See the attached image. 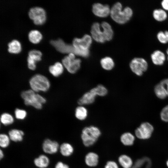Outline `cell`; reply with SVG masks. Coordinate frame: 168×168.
I'll return each instance as SVG.
<instances>
[{
    "mask_svg": "<svg viewBox=\"0 0 168 168\" xmlns=\"http://www.w3.org/2000/svg\"><path fill=\"white\" fill-rule=\"evenodd\" d=\"M101 26L102 28V31L98 23H94L92 25L91 32L93 38L96 41L101 43L111 40L113 32L110 25L104 21L102 23Z\"/></svg>",
    "mask_w": 168,
    "mask_h": 168,
    "instance_id": "obj_1",
    "label": "cell"
},
{
    "mask_svg": "<svg viewBox=\"0 0 168 168\" xmlns=\"http://www.w3.org/2000/svg\"><path fill=\"white\" fill-rule=\"evenodd\" d=\"M106 87L102 84H99L85 93L78 100L77 103L79 105H89L93 103L97 96L103 97L108 94Z\"/></svg>",
    "mask_w": 168,
    "mask_h": 168,
    "instance_id": "obj_2",
    "label": "cell"
},
{
    "mask_svg": "<svg viewBox=\"0 0 168 168\" xmlns=\"http://www.w3.org/2000/svg\"><path fill=\"white\" fill-rule=\"evenodd\" d=\"M133 11L130 7H127L123 9L121 4L117 2L112 7L110 10V16L116 22L124 24L128 22L133 15Z\"/></svg>",
    "mask_w": 168,
    "mask_h": 168,
    "instance_id": "obj_3",
    "label": "cell"
},
{
    "mask_svg": "<svg viewBox=\"0 0 168 168\" xmlns=\"http://www.w3.org/2000/svg\"><path fill=\"white\" fill-rule=\"evenodd\" d=\"M101 134L100 128L94 125H91L82 128L81 138L84 145L88 147L94 145Z\"/></svg>",
    "mask_w": 168,
    "mask_h": 168,
    "instance_id": "obj_4",
    "label": "cell"
},
{
    "mask_svg": "<svg viewBox=\"0 0 168 168\" xmlns=\"http://www.w3.org/2000/svg\"><path fill=\"white\" fill-rule=\"evenodd\" d=\"M21 96L26 105L32 106L37 109H41L43 104L46 101L44 97L31 89L22 91Z\"/></svg>",
    "mask_w": 168,
    "mask_h": 168,
    "instance_id": "obj_5",
    "label": "cell"
},
{
    "mask_svg": "<svg viewBox=\"0 0 168 168\" xmlns=\"http://www.w3.org/2000/svg\"><path fill=\"white\" fill-rule=\"evenodd\" d=\"M50 43L58 51L63 53H72L84 57H87L89 55V51L81 50L76 49L72 45L65 43L61 39L56 40H51Z\"/></svg>",
    "mask_w": 168,
    "mask_h": 168,
    "instance_id": "obj_6",
    "label": "cell"
},
{
    "mask_svg": "<svg viewBox=\"0 0 168 168\" xmlns=\"http://www.w3.org/2000/svg\"><path fill=\"white\" fill-rule=\"evenodd\" d=\"M29 83L31 89L36 93L39 91L46 92L50 86L48 78L40 74H37L33 76L30 79Z\"/></svg>",
    "mask_w": 168,
    "mask_h": 168,
    "instance_id": "obj_7",
    "label": "cell"
},
{
    "mask_svg": "<svg viewBox=\"0 0 168 168\" xmlns=\"http://www.w3.org/2000/svg\"><path fill=\"white\" fill-rule=\"evenodd\" d=\"M148 64L147 61L144 58L136 57L133 58L129 63L131 71L137 75L142 76L148 68Z\"/></svg>",
    "mask_w": 168,
    "mask_h": 168,
    "instance_id": "obj_8",
    "label": "cell"
},
{
    "mask_svg": "<svg viewBox=\"0 0 168 168\" xmlns=\"http://www.w3.org/2000/svg\"><path fill=\"white\" fill-rule=\"evenodd\" d=\"M29 17L36 25H42L46 20L45 12L42 8L35 7L31 8L29 12Z\"/></svg>",
    "mask_w": 168,
    "mask_h": 168,
    "instance_id": "obj_9",
    "label": "cell"
},
{
    "mask_svg": "<svg viewBox=\"0 0 168 168\" xmlns=\"http://www.w3.org/2000/svg\"><path fill=\"white\" fill-rule=\"evenodd\" d=\"M153 130V127L151 124L148 122H144L135 130V135L139 139H147L151 137Z\"/></svg>",
    "mask_w": 168,
    "mask_h": 168,
    "instance_id": "obj_10",
    "label": "cell"
},
{
    "mask_svg": "<svg viewBox=\"0 0 168 168\" xmlns=\"http://www.w3.org/2000/svg\"><path fill=\"white\" fill-rule=\"evenodd\" d=\"M62 64L68 71L71 74H75L79 69L81 60L79 58L72 59L68 56H65L62 60Z\"/></svg>",
    "mask_w": 168,
    "mask_h": 168,
    "instance_id": "obj_11",
    "label": "cell"
},
{
    "mask_svg": "<svg viewBox=\"0 0 168 168\" xmlns=\"http://www.w3.org/2000/svg\"><path fill=\"white\" fill-rule=\"evenodd\" d=\"M91 43V36L88 35H86L82 38H74L72 41V45L79 50H89Z\"/></svg>",
    "mask_w": 168,
    "mask_h": 168,
    "instance_id": "obj_12",
    "label": "cell"
},
{
    "mask_svg": "<svg viewBox=\"0 0 168 168\" xmlns=\"http://www.w3.org/2000/svg\"><path fill=\"white\" fill-rule=\"evenodd\" d=\"M60 146L58 142L55 141L46 139L43 141L42 148L44 152L49 154L56 153L59 149Z\"/></svg>",
    "mask_w": 168,
    "mask_h": 168,
    "instance_id": "obj_13",
    "label": "cell"
},
{
    "mask_svg": "<svg viewBox=\"0 0 168 168\" xmlns=\"http://www.w3.org/2000/svg\"><path fill=\"white\" fill-rule=\"evenodd\" d=\"M92 12L96 16L101 17L108 16L110 12V10L108 5H103L100 3H96L92 6Z\"/></svg>",
    "mask_w": 168,
    "mask_h": 168,
    "instance_id": "obj_14",
    "label": "cell"
},
{
    "mask_svg": "<svg viewBox=\"0 0 168 168\" xmlns=\"http://www.w3.org/2000/svg\"><path fill=\"white\" fill-rule=\"evenodd\" d=\"M151 58L153 64L156 65H162L166 60L165 54L161 50H156L151 54Z\"/></svg>",
    "mask_w": 168,
    "mask_h": 168,
    "instance_id": "obj_15",
    "label": "cell"
},
{
    "mask_svg": "<svg viewBox=\"0 0 168 168\" xmlns=\"http://www.w3.org/2000/svg\"><path fill=\"white\" fill-rule=\"evenodd\" d=\"M85 161L87 166L90 167H96L99 163V156L94 152H90L86 155Z\"/></svg>",
    "mask_w": 168,
    "mask_h": 168,
    "instance_id": "obj_16",
    "label": "cell"
},
{
    "mask_svg": "<svg viewBox=\"0 0 168 168\" xmlns=\"http://www.w3.org/2000/svg\"><path fill=\"white\" fill-rule=\"evenodd\" d=\"M59 151L61 155L65 157L71 156L74 152V148L72 144L68 142L62 143L59 147Z\"/></svg>",
    "mask_w": 168,
    "mask_h": 168,
    "instance_id": "obj_17",
    "label": "cell"
},
{
    "mask_svg": "<svg viewBox=\"0 0 168 168\" xmlns=\"http://www.w3.org/2000/svg\"><path fill=\"white\" fill-rule=\"evenodd\" d=\"M34 163L38 168H46L49 164L50 160L47 156L41 154L34 159Z\"/></svg>",
    "mask_w": 168,
    "mask_h": 168,
    "instance_id": "obj_18",
    "label": "cell"
},
{
    "mask_svg": "<svg viewBox=\"0 0 168 168\" xmlns=\"http://www.w3.org/2000/svg\"><path fill=\"white\" fill-rule=\"evenodd\" d=\"M8 135L11 140L14 142H18L23 140L24 133L21 130L13 129L9 131Z\"/></svg>",
    "mask_w": 168,
    "mask_h": 168,
    "instance_id": "obj_19",
    "label": "cell"
},
{
    "mask_svg": "<svg viewBox=\"0 0 168 168\" xmlns=\"http://www.w3.org/2000/svg\"><path fill=\"white\" fill-rule=\"evenodd\" d=\"M88 115V111L84 105H79L76 108L75 116L76 118L80 121L85 120Z\"/></svg>",
    "mask_w": 168,
    "mask_h": 168,
    "instance_id": "obj_20",
    "label": "cell"
},
{
    "mask_svg": "<svg viewBox=\"0 0 168 168\" xmlns=\"http://www.w3.org/2000/svg\"><path fill=\"white\" fill-rule=\"evenodd\" d=\"M120 140L124 145L126 146H131L134 143L135 137L131 133L126 132L122 134L120 136Z\"/></svg>",
    "mask_w": 168,
    "mask_h": 168,
    "instance_id": "obj_21",
    "label": "cell"
},
{
    "mask_svg": "<svg viewBox=\"0 0 168 168\" xmlns=\"http://www.w3.org/2000/svg\"><path fill=\"white\" fill-rule=\"evenodd\" d=\"M118 163L123 168H131L133 166L132 159L126 154H122L119 157Z\"/></svg>",
    "mask_w": 168,
    "mask_h": 168,
    "instance_id": "obj_22",
    "label": "cell"
},
{
    "mask_svg": "<svg viewBox=\"0 0 168 168\" xmlns=\"http://www.w3.org/2000/svg\"><path fill=\"white\" fill-rule=\"evenodd\" d=\"M49 71L54 77H57L61 75L63 71V65L59 62L55 63L53 65L50 66Z\"/></svg>",
    "mask_w": 168,
    "mask_h": 168,
    "instance_id": "obj_23",
    "label": "cell"
},
{
    "mask_svg": "<svg viewBox=\"0 0 168 168\" xmlns=\"http://www.w3.org/2000/svg\"><path fill=\"white\" fill-rule=\"evenodd\" d=\"M153 18L156 21L162 22L165 21L167 17L166 11L163 9H156L153 12Z\"/></svg>",
    "mask_w": 168,
    "mask_h": 168,
    "instance_id": "obj_24",
    "label": "cell"
},
{
    "mask_svg": "<svg viewBox=\"0 0 168 168\" xmlns=\"http://www.w3.org/2000/svg\"><path fill=\"white\" fill-rule=\"evenodd\" d=\"M154 92L157 97L160 99H164L167 96L166 88L161 82L155 86Z\"/></svg>",
    "mask_w": 168,
    "mask_h": 168,
    "instance_id": "obj_25",
    "label": "cell"
},
{
    "mask_svg": "<svg viewBox=\"0 0 168 168\" xmlns=\"http://www.w3.org/2000/svg\"><path fill=\"white\" fill-rule=\"evenodd\" d=\"M100 63L102 68L107 71L112 70L114 66L113 60L109 57L102 58L100 60Z\"/></svg>",
    "mask_w": 168,
    "mask_h": 168,
    "instance_id": "obj_26",
    "label": "cell"
},
{
    "mask_svg": "<svg viewBox=\"0 0 168 168\" xmlns=\"http://www.w3.org/2000/svg\"><path fill=\"white\" fill-rule=\"evenodd\" d=\"M8 51L12 53L17 54L21 50V46L20 42L16 40H14L8 44Z\"/></svg>",
    "mask_w": 168,
    "mask_h": 168,
    "instance_id": "obj_27",
    "label": "cell"
},
{
    "mask_svg": "<svg viewBox=\"0 0 168 168\" xmlns=\"http://www.w3.org/2000/svg\"><path fill=\"white\" fill-rule=\"evenodd\" d=\"M28 36L29 40L34 44L39 42L42 38V35L40 32L36 30L30 31Z\"/></svg>",
    "mask_w": 168,
    "mask_h": 168,
    "instance_id": "obj_28",
    "label": "cell"
},
{
    "mask_svg": "<svg viewBox=\"0 0 168 168\" xmlns=\"http://www.w3.org/2000/svg\"><path fill=\"white\" fill-rule=\"evenodd\" d=\"M1 122L5 126L10 125L14 122V119L10 114L4 113L2 114L0 117Z\"/></svg>",
    "mask_w": 168,
    "mask_h": 168,
    "instance_id": "obj_29",
    "label": "cell"
},
{
    "mask_svg": "<svg viewBox=\"0 0 168 168\" xmlns=\"http://www.w3.org/2000/svg\"><path fill=\"white\" fill-rule=\"evenodd\" d=\"M10 139L8 136L5 133H1L0 135V146L3 148L8 147L10 142Z\"/></svg>",
    "mask_w": 168,
    "mask_h": 168,
    "instance_id": "obj_30",
    "label": "cell"
},
{
    "mask_svg": "<svg viewBox=\"0 0 168 168\" xmlns=\"http://www.w3.org/2000/svg\"><path fill=\"white\" fill-rule=\"evenodd\" d=\"M156 36L158 40L161 44L168 43V31H160L157 33Z\"/></svg>",
    "mask_w": 168,
    "mask_h": 168,
    "instance_id": "obj_31",
    "label": "cell"
},
{
    "mask_svg": "<svg viewBox=\"0 0 168 168\" xmlns=\"http://www.w3.org/2000/svg\"><path fill=\"white\" fill-rule=\"evenodd\" d=\"M41 55L42 54L40 51L36 50H32L29 52L28 56L36 62L41 60Z\"/></svg>",
    "mask_w": 168,
    "mask_h": 168,
    "instance_id": "obj_32",
    "label": "cell"
},
{
    "mask_svg": "<svg viewBox=\"0 0 168 168\" xmlns=\"http://www.w3.org/2000/svg\"><path fill=\"white\" fill-rule=\"evenodd\" d=\"M14 113L15 117L16 119L19 120L24 119L27 114L26 110L18 108H17L15 110Z\"/></svg>",
    "mask_w": 168,
    "mask_h": 168,
    "instance_id": "obj_33",
    "label": "cell"
},
{
    "mask_svg": "<svg viewBox=\"0 0 168 168\" xmlns=\"http://www.w3.org/2000/svg\"><path fill=\"white\" fill-rule=\"evenodd\" d=\"M161 119L165 122H168V105L164 107L160 113Z\"/></svg>",
    "mask_w": 168,
    "mask_h": 168,
    "instance_id": "obj_34",
    "label": "cell"
},
{
    "mask_svg": "<svg viewBox=\"0 0 168 168\" xmlns=\"http://www.w3.org/2000/svg\"><path fill=\"white\" fill-rule=\"evenodd\" d=\"M104 168H119L118 163L112 161H108L105 166Z\"/></svg>",
    "mask_w": 168,
    "mask_h": 168,
    "instance_id": "obj_35",
    "label": "cell"
},
{
    "mask_svg": "<svg viewBox=\"0 0 168 168\" xmlns=\"http://www.w3.org/2000/svg\"><path fill=\"white\" fill-rule=\"evenodd\" d=\"M27 61L28 68L32 70H35L36 68L35 62L28 56L27 57Z\"/></svg>",
    "mask_w": 168,
    "mask_h": 168,
    "instance_id": "obj_36",
    "label": "cell"
},
{
    "mask_svg": "<svg viewBox=\"0 0 168 168\" xmlns=\"http://www.w3.org/2000/svg\"><path fill=\"white\" fill-rule=\"evenodd\" d=\"M54 168H70L67 164L61 161L58 162L55 166Z\"/></svg>",
    "mask_w": 168,
    "mask_h": 168,
    "instance_id": "obj_37",
    "label": "cell"
},
{
    "mask_svg": "<svg viewBox=\"0 0 168 168\" xmlns=\"http://www.w3.org/2000/svg\"><path fill=\"white\" fill-rule=\"evenodd\" d=\"M162 9L165 11H168V0H163L161 2Z\"/></svg>",
    "mask_w": 168,
    "mask_h": 168,
    "instance_id": "obj_38",
    "label": "cell"
},
{
    "mask_svg": "<svg viewBox=\"0 0 168 168\" xmlns=\"http://www.w3.org/2000/svg\"><path fill=\"white\" fill-rule=\"evenodd\" d=\"M161 82L164 85L166 91L167 96H168V78L162 80Z\"/></svg>",
    "mask_w": 168,
    "mask_h": 168,
    "instance_id": "obj_39",
    "label": "cell"
},
{
    "mask_svg": "<svg viewBox=\"0 0 168 168\" xmlns=\"http://www.w3.org/2000/svg\"><path fill=\"white\" fill-rule=\"evenodd\" d=\"M4 156V154L2 149L0 150V158L1 159H2Z\"/></svg>",
    "mask_w": 168,
    "mask_h": 168,
    "instance_id": "obj_40",
    "label": "cell"
},
{
    "mask_svg": "<svg viewBox=\"0 0 168 168\" xmlns=\"http://www.w3.org/2000/svg\"><path fill=\"white\" fill-rule=\"evenodd\" d=\"M166 54H167V59L168 61V48H167V49H166Z\"/></svg>",
    "mask_w": 168,
    "mask_h": 168,
    "instance_id": "obj_41",
    "label": "cell"
},
{
    "mask_svg": "<svg viewBox=\"0 0 168 168\" xmlns=\"http://www.w3.org/2000/svg\"><path fill=\"white\" fill-rule=\"evenodd\" d=\"M166 165H167V167H168V161H167L166 162Z\"/></svg>",
    "mask_w": 168,
    "mask_h": 168,
    "instance_id": "obj_42",
    "label": "cell"
}]
</instances>
